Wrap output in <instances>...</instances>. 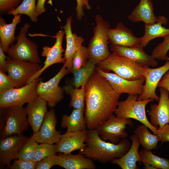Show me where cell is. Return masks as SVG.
Segmentation results:
<instances>
[{
    "label": "cell",
    "instance_id": "38",
    "mask_svg": "<svg viewBox=\"0 0 169 169\" xmlns=\"http://www.w3.org/2000/svg\"><path fill=\"white\" fill-rule=\"evenodd\" d=\"M58 156L54 154L46 157L36 162L35 169H50L58 165Z\"/></svg>",
    "mask_w": 169,
    "mask_h": 169
},
{
    "label": "cell",
    "instance_id": "33",
    "mask_svg": "<svg viewBox=\"0 0 169 169\" xmlns=\"http://www.w3.org/2000/svg\"><path fill=\"white\" fill-rule=\"evenodd\" d=\"M36 0H23L22 3L15 9L9 11L8 14L14 16L18 14H25L28 16L31 21L37 22L38 16L36 12Z\"/></svg>",
    "mask_w": 169,
    "mask_h": 169
},
{
    "label": "cell",
    "instance_id": "22",
    "mask_svg": "<svg viewBox=\"0 0 169 169\" xmlns=\"http://www.w3.org/2000/svg\"><path fill=\"white\" fill-rule=\"evenodd\" d=\"M47 102L38 96L28 103L26 110L29 125L33 133L39 129L45 115L48 111Z\"/></svg>",
    "mask_w": 169,
    "mask_h": 169
},
{
    "label": "cell",
    "instance_id": "39",
    "mask_svg": "<svg viewBox=\"0 0 169 169\" xmlns=\"http://www.w3.org/2000/svg\"><path fill=\"white\" fill-rule=\"evenodd\" d=\"M15 88L14 84L8 75L0 69V93Z\"/></svg>",
    "mask_w": 169,
    "mask_h": 169
},
{
    "label": "cell",
    "instance_id": "17",
    "mask_svg": "<svg viewBox=\"0 0 169 169\" xmlns=\"http://www.w3.org/2000/svg\"><path fill=\"white\" fill-rule=\"evenodd\" d=\"M159 91L160 96L158 104H151L148 111L150 122L156 128L169 124V92L161 87Z\"/></svg>",
    "mask_w": 169,
    "mask_h": 169
},
{
    "label": "cell",
    "instance_id": "45",
    "mask_svg": "<svg viewBox=\"0 0 169 169\" xmlns=\"http://www.w3.org/2000/svg\"><path fill=\"white\" fill-rule=\"evenodd\" d=\"M1 46L0 45V69L7 72V57Z\"/></svg>",
    "mask_w": 169,
    "mask_h": 169
},
{
    "label": "cell",
    "instance_id": "34",
    "mask_svg": "<svg viewBox=\"0 0 169 169\" xmlns=\"http://www.w3.org/2000/svg\"><path fill=\"white\" fill-rule=\"evenodd\" d=\"M38 143L32 136L28 138L19 150L17 159L26 161H33Z\"/></svg>",
    "mask_w": 169,
    "mask_h": 169
},
{
    "label": "cell",
    "instance_id": "1",
    "mask_svg": "<svg viewBox=\"0 0 169 169\" xmlns=\"http://www.w3.org/2000/svg\"><path fill=\"white\" fill-rule=\"evenodd\" d=\"M84 118L87 129H95L114 112L121 94L96 70L86 83Z\"/></svg>",
    "mask_w": 169,
    "mask_h": 169
},
{
    "label": "cell",
    "instance_id": "2",
    "mask_svg": "<svg viewBox=\"0 0 169 169\" xmlns=\"http://www.w3.org/2000/svg\"><path fill=\"white\" fill-rule=\"evenodd\" d=\"M86 146L79 153L93 161L106 164L123 156L129 150L131 144L127 139H122L117 144L103 140L95 129H87Z\"/></svg>",
    "mask_w": 169,
    "mask_h": 169
},
{
    "label": "cell",
    "instance_id": "12",
    "mask_svg": "<svg viewBox=\"0 0 169 169\" xmlns=\"http://www.w3.org/2000/svg\"><path fill=\"white\" fill-rule=\"evenodd\" d=\"M95 70L107 80L113 89L117 93L139 95L143 92L145 78L130 80L115 73L105 71L98 67H96Z\"/></svg>",
    "mask_w": 169,
    "mask_h": 169
},
{
    "label": "cell",
    "instance_id": "16",
    "mask_svg": "<svg viewBox=\"0 0 169 169\" xmlns=\"http://www.w3.org/2000/svg\"><path fill=\"white\" fill-rule=\"evenodd\" d=\"M29 137L22 134L9 136L0 140V166L10 168V163L17 159L18 152Z\"/></svg>",
    "mask_w": 169,
    "mask_h": 169
},
{
    "label": "cell",
    "instance_id": "42",
    "mask_svg": "<svg viewBox=\"0 0 169 169\" xmlns=\"http://www.w3.org/2000/svg\"><path fill=\"white\" fill-rule=\"evenodd\" d=\"M88 0H76L77 5L76 8L77 18L80 20L84 15L83 8L90 9L91 7L90 5Z\"/></svg>",
    "mask_w": 169,
    "mask_h": 169
},
{
    "label": "cell",
    "instance_id": "3",
    "mask_svg": "<svg viewBox=\"0 0 169 169\" xmlns=\"http://www.w3.org/2000/svg\"><path fill=\"white\" fill-rule=\"evenodd\" d=\"M27 115L23 106L0 108V140L13 135H21L27 131L29 125Z\"/></svg>",
    "mask_w": 169,
    "mask_h": 169
},
{
    "label": "cell",
    "instance_id": "36",
    "mask_svg": "<svg viewBox=\"0 0 169 169\" xmlns=\"http://www.w3.org/2000/svg\"><path fill=\"white\" fill-rule=\"evenodd\" d=\"M58 153L57 145L47 143L38 144L36 150L33 161L37 162L49 156Z\"/></svg>",
    "mask_w": 169,
    "mask_h": 169
},
{
    "label": "cell",
    "instance_id": "7",
    "mask_svg": "<svg viewBox=\"0 0 169 169\" xmlns=\"http://www.w3.org/2000/svg\"><path fill=\"white\" fill-rule=\"evenodd\" d=\"M30 27L28 23H24L16 37V43L10 46L7 53L13 59L40 64L37 45L27 36V32Z\"/></svg>",
    "mask_w": 169,
    "mask_h": 169
},
{
    "label": "cell",
    "instance_id": "26",
    "mask_svg": "<svg viewBox=\"0 0 169 169\" xmlns=\"http://www.w3.org/2000/svg\"><path fill=\"white\" fill-rule=\"evenodd\" d=\"M21 20V14H18L14 16L12 23L7 24L3 18L0 17V45L5 53H7L10 46L16 40L15 30Z\"/></svg>",
    "mask_w": 169,
    "mask_h": 169
},
{
    "label": "cell",
    "instance_id": "43",
    "mask_svg": "<svg viewBox=\"0 0 169 169\" xmlns=\"http://www.w3.org/2000/svg\"><path fill=\"white\" fill-rule=\"evenodd\" d=\"M156 135L159 137V141L161 144L166 141L169 142V124H166L161 128H157Z\"/></svg>",
    "mask_w": 169,
    "mask_h": 169
},
{
    "label": "cell",
    "instance_id": "5",
    "mask_svg": "<svg viewBox=\"0 0 169 169\" xmlns=\"http://www.w3.org/2000/svg\"><path fill=\"white\" fill-rule=\"evenodd\" d=\"M138 96L136 95H129L125 100L119 101L114 113L117 117L133 119L139 121L156 135L157 128L152 125L148 120L146 112L147 104L154 100H138Z\"/></svg>",
    "mask_w": 169,
    "mask_h": 169
},
{
    "label": "cell",
    "instance_id": "40",
    "mask_svg": "<svg viewBox=\"0 0 169 169\" xmlns=\"http://www.w3.org/2000/svg\"><path fill=\"white\" fill-rule=\"evenodd\" d=\"M36 162L33 161L15 159L10 167L11 169H35Z\"/></svg>",
    "mask_w": 169,
    "mask_h": 169
},
{
    "label": "cell",
    "instance_id": "35",
    "mask_svg": "<svg viewBox=\"0 0 169 169\" xmlns=\"http://www.w3.org/2000/svg\"><path fill=\"white\" fill-rule=\"evenodd\" d=\"M89 59L87 48L82 45L75 53L72 61L71 73L73 74L84 66Z\"/></svg>",
    "mask_w": 169,
    "mask_h": 169
},
{
    "label": "cell",
    "instance_id": "41",
    "mask_svg": "<svg viewBox=\"0 0 169 169\" xmlns=\"http://www.w3.org/2000/svg\"><path fill=\"white\" fill-rule=\"evenodd\" d=\"M21 0H0V11L2 13H7L18 6Z\"/></svg>",
    "mask_w": 169,
    "mask_h": 169
},
{
    "label": "cell",
    "instance_id": "25",
    "mask_svg": "<svg viewBox=\"0 0 169 169\" xmlns=\"http://www.w3.org/2000/svg\"><path fill=\"white\" fill-rule=\"evenodd\" d=\"M58 165L65 169H95L93 160L78 153L72 155L59 153Z\"/></svg>",
    "mask_w": 169,
    "mask_h": 169
},
{
    "label": "cell",
    "instance_id": "6",
    "mask_svg": "<svg viewBox=\"0 0 169 169\" xmlns=\"http://www.w3.org/2000/svg\"><path fill=\"white\" fill-rule=\"evenodd\" d=\"M96 25L94 29V36L87 47L89 59L97 64L106 59L110 54L108 46L109 23L99 15L95 17Z\"/></svg>",
    "mask_w": 169,
    "mask_h": 169
},
{
    "label": "cell",
    "instance_id": "47",
    "mask_svg": "<svg viewBox=\"0 0 169 169\" xmlns=\"http://www.w3.org/2000/svg\"><path fill=\"white\" fill-rule=\"evenodd\" d=\"M144 169H155L156 168L152 165L144 163Z\"/></svg>",
    "mask_w": 169,
    "mask_h": 169
},
{
    "label": "cell",
    "instance_id": "31",
    "mask_svg": "<svg viewBox=\"0 0 169 169\" xmlns=\"http://www.w3.org/2000/svg\"><path fill=\"white\" fill-rule=\"evenodd\" d=\"M64 92L69 95L71 100L69 107L74 109H82L85 108V91L84 87H74L70 84H67L63 87Z\"/></svg>",
    "mask_w": 169,
    "mask_h": 169
},
{
    "label": "cell",
    "instance_id": "20",
    "mask_svg": "<svg viewBox=\"0 0 169 169\" xmlns=\"http://www.w3.org/2000/svg\"><path fill=\"white\" fill-rule=\"evenodd\" d=\"M108 40L111 44L123 47H135L140 45L141 38L135 36L132 31L122 23L117 24L115 28L110 29Z\"/></svg>",
    "mask_w": 169,
    "mask_h": 169
},
{
    "label": "cell",
    "instance_id": "19",
    "mask_svg": "<svg viewBox=\"0 0 169 169\" xmlns=\"http://www.w3.org/2000/svg\"><path fill=\"white\" fill-rule=\"evenodd\" d=\"M87 129L80 132H66L57 143L58 152L69 154L76 150H83L86 146Z\"/></svg>",
    "mask_w": 169,
    "mask_h": 169
},
{
    "label": "cell",
    "instance_id": "48",
    "mask_svg": "<svg viewBox=\"0 0 169 169\" xmlns=\"http://www.w3.org/2000/svg\"></svg>",
    "mask_w": 169,
    "mask_h": 169
},
{
    "label": "cell",
    "instance_id": "28",
    "mask_svg": "<svg viewBox=\"0 0 169 169\" xmlns=\"http://www.w3.org/2000/svg\"><path fill=\"white\" fill-rule=\"evenodd\" d=\"M84 109H74L69 115H64L61 126L67 128L66 132H80L86 130L87 127L84 118Z\"/></svg>",
    "mask_w": 169,
    "mask_h": 169
},
{
    "label": "cell",
    "instance_id": "27",
    "mask_svg": "<svg viewBox=\"0 0 169 169\" xmlns=\"http://www.w3.org/2000/svg\"><path fill=\"white\" fill-rule=\"evenodd\" d=\"M167 18L161 16L159 20L152 24H145V33L141 37L140 46L146 47L151 40L158 37L164 38L169 34V28L163 27L162 24L167 23Z\"/></svg>",
    "mask_w": 169,
    "mask_h": 169
},
{
    "label": "cell",
    "instance_id": "32",
    "mask_svg": "<svg viewBox=\"0 0 169 169\" xmlns=\"http://www.w3.org/2000/svg\"><path fill=\"white\" fill-rule=\"evenodd\" d=\"M139 153L143 164L151 165L156 169H169V159L157 156L153 154L151 150L144 148L139 151Z\"/></svg>",
    "mask_w": 169,
    "mask_h": 169
},
{
    "label": "cell",
    "instance_id": "21",
    "mask_svg": "<svg viewBox=\"0 0 169 169\" xmlns=\"http://www.w3.org/2000/svg\"><path fill=\"white\" fill-rule=\"evenodd\" d=\"M72 17H68L65 25L62 28H64L66 39V45L65 50L64 58L65 62L64 63L67 69L70 72L72 68V61L76 52L82 45L84 41L81 36H79L73 33L71 29Z\"/></svg>",
    "mask_w": 169,
    "mask_h": 169
},
{
    "label": "cell",
    "instance_id": "11",
    "mask_svg": "<svg viewBox=\"0 0 169 169\" xmlns=\"http://www.w3.org/2000/svg\"><path fill=\"white\" fill-rule=\"evenodd\" d=\"M7 72L15 88L26 84L28 79L42 68L40 64L7 58Z\"/></svg>",
    "mask_w": 169,
    "mask_h": 169
},
{
    "label": "cell",
    "instance_id": "30",
    "mask_svg": "<svg viewBox=\"0 0 169 169\" xmlns=\"http://www.w3.org/2000/svg\"><path fill=\"white\" fill-rule=\"evenodd\" d=\"M147 127L144 124L138 126L134 131V133L138 138L140 144L143 148L148 150H155L159 141L157 135L151 134Z\"/></svg>",
    "mask_w": 169,
    "mask_h": 169
},
{
    "label": "cell",
    "instance_id": "46",
    "mask_svg": "<svg viewBox=\"0 0 169 169\" xmlns=\"http://www.w3.org/2000/svg\"><path fill=\"white\" fill-rule=\"evenodd\" d=\"M46 0H38L36 5V12L39 15L42 14L46 10L44 7V4Z\"/></svg>",
    "mask_w": 169,
    "mask_h": 169
},
{
    "label": "cell",
    "instance_id": "9",
    "mask_svg": "<svg viewBox=\"0 0 169 169\" xmlns=\"http://www.w3.org/2000/svg\"><path fill=\"white\" fill-rule=\"evenodd\" d=\"M127 125L133 126L130 119L119 117L112 114L95 130L104 140L109 141L113 143L117 144L120 139L125 138L128 136V133L125 131Z\"/></svg>",
    "mask_w": 169,
    "mask_h": 169
},
{
    "label": "cell",
    "instance_id": "8",
    "mask_svg": "<svg viewBox=\"0 0 169 169\" xmlns=\"http://www.w3.org/2000/svg\"><path fill=\"white\" fill-rule=\"evenodd\" d=\"M42 79L39 77L23 86L0 93V108L23 106L25 104L33 100L38 96L37 88Z\"/></svg>",
    "mask_w": 169,
    "mask_h": 169
},
{
    "label": "cell",
    "instance_id": "13",
    "mask_svg": "<svg viewBox=\"0 0 169 169\" xmlns=\"http://www.w3.org/2000/svg\"><path fill=\"white\" fill-rule=\"evenodd\" d=\"M169 70V60L166 61L163 65L155 68L146 66L144 68L143 75L145 82L143 91L138 95L137 100L152 99L158 102L160 97L156 92L158 84L163 75Z\"/></svg>",
    "mask_w": 169,
    "mask_h": 169
},
{
    "label": "cell",
    "instance_id": "15",
    "mask_svg": "<svg viewBox=\"0 0 169 169\" xmlns=\"http://www.w3.org/2000/svg\"><path fill=\"white\" fill-rule=\"evenodd\" d=\"M57 119L55 110L52 108L46 113L39 130L32 136L38 143L53 144L58 143L62 135L56 129Z\"/></svg>",
    "mask_w": 169,
    "mask_h": 169
},
{
    "label": "cell",
    "instance_id": "18",
    "mask_svg": "<svg viewBox=\"0 0 169 169\" xmlns=\"http://www.w3.org/2000/svg\"><path fill=\"white\" fill-rule=\"evenodd\" d=\"M113 53L135 62L144 66L155 67L158 65L156 59L147 54L140 46L135 47H123L111 44Z\"/></svg>",
    "mask_w": 169,
    "mask_h": 169
},
{
    "label": "cell",
    "instance_id": "37",
    "mask_svg": "<svg viewBox=\"0 0 169 169\" xmlns=\"http://www.w3.org/2000/svg\"><path fill=\"white\" fill-rule=\"evenodd\" d=\"M161 43H159L153 50L151 55L159 60H169L167 54L169 50V34L165 37Z\"/></svg>",
    "mask_w": 169,
    "mask_h": 169
},
{
    "label": "cell",
    "instance_id": "23",
    "mask_svg": "<svg viewBox=\"0 0 169 169\" xmlns=\"http://www.w3.org/2000/svg\"><path fill=\"white\" fill-rule=\"evenodd\" d=\"M130 139L132 144L127 152L121 158L113 159L110 162L118 165L122 169H139L137 165L138 162L141 165L142 162L139 153V148L140 145L138 137L135 134L131 135Z\"/></svg>",
    "mask_w": 169,
    "mask_h": 169
},
{
    "label": "cell",
    "instance_id": "4",
    "mask_svg": "<svg viewBox=\"0 0 169 169\" xmlns=\"http://www.w3.org/2000/svg\"><path fill=\"white\" fill-rule=\"evenodd\" d=\"M98 67L104 70L112 71L126 79L137 80L144 78V66L115 53L110 54L105 59L98 63Z\"/></svg>",
    "mask_w": 169,
    "mask_h": 169
},
{
    "label": "cell",
    "instance_id": "14",
    "mask_svg": "<svg viewBox=\"0 0 169 169\" xmlns=\"http://www.w3.org/2000/svg\"><path fill=\"white\" fill-rule=\"evenodd\" d=\"M64 34V31L61 29L57 32L55 36L49 35L55 38V42L51 47L47 46L43 47V50L41 54L42 56L46 58L44 66L39 71L28 79L26 84L29 83L35 79L39 77L43 72L51 65L56 63H65V58L64 57H62V54L65 52V50L62 47L63 40Z\"/></svg>",
    "mask_w": 169,
    "mask_h": 169
},
{
    "label": "cell",
    "instance_id": "44",
    "mask_svg": "<svg viewBox=\"0 0 169 169\" xmlns=\"http://www.w3.org/2000/svg\"><path fill=\"white\" fill-rule=\"evenodd\" d=\"M157 87L162 88L169 92V70L162 76L158 84Z\"/></svg>",
    "mask_w": 169,
    "mask_h": 169
},
{
    "label": "cell",
    "instance_id": "24",
    "mask_svg": "<svg viewBox=\"0 0 169 169\" xmlns=\"http://www.w3.org/2000/svg\"><path fill=\"white\" fill-rule=\"evenodd\" d=\"M128 18L131 21L137 23L143 22L145 24H152L158 21L161 16L156 17L154 13V8L151 0H139Z\"/></svg>",
    "mask_w": 169,
    "mask_h": 169
},
{
    "label": "cell",
    "instance_id": "29",
    "mask_svg": "<svg viewBox=\"0 0 169 169\" xmlns=\"http://www.w3.org/2000/svg\"><path fill=\"white\" fill-rule=\"evenodd\" d=\"M96 64L89 59L86 64L73 74L72 78L69 84L76 88L84 87L89 78L95 71Z\"/></svg>",
    "mask_w": 169,
    "mask_h": 169
},
{
    "label": "cell",
    "instance_id": "10",
    "mask_svg": "<svg viewBox=\"0 0 169 169\" xmlns=\"http://www.w3.org/2000/svg\"><path fill=\"white\" fill-rule=\"evenodd\" d=\"M70 73L64 64L59 71L52 78L45 82L41 81L38 84V96L45 100L50 108L55 107L64 98L63 87L59 86L62 79Z\"/></svg>",
    "mask_w": 169,
    "mask_h": 169
}]
</instances>
